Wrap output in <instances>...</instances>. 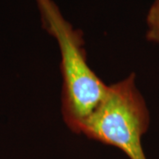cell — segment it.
<instances>
[{
    "label": "cell",
    "instance_id": "obj_3",
    "mask_svg": "<svg viewBox=\"0 0 159 159\" xmlns=\"http://www.w3.org/2000/svg\"><path fill=\"white\" fill-rule=\"evenodd\" d=\"M146 23L147 39L159 45V0H155L150 6L147 14Z\"/></svg>",
    "mask_w": 159,
    "mask_h": 159
},
{
    "label": "cell",
    "instance_id": "obj_1",
    "mask_svg": "<svg viewBox=\"0 0 159 159\" xmlns=\"http://www.w3.org/2000/svg\"><path fill=\"white\" fill-rule=\"evenodd\" d=\"M43 28L57 40L61 54L62 115L69 129L80 127L104 97L107 87L87 62L79 30L65 20L52 0H36Z\"/></svg>",
    "mask_w": 159,
    "mask_h": 159
},
{
    "label": "cell",
    "instance_id": "obj_2",
    "mask_svg": "<svg viewBox=\"0 0 159 159\" xmlns=\"http://www.w3.org/2000/svg\"><path fill=\"white\" fill-rule=\"evenodd\" d=\"M149 122L148 109L133 73L107 87L102 101L84 121L80 134L119 148L129 159H147L142 138Z\"/></svg>",
    "mask_w": 159,
    "mask_h": 159
}]
</instances>
